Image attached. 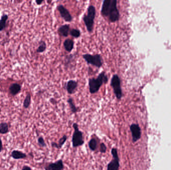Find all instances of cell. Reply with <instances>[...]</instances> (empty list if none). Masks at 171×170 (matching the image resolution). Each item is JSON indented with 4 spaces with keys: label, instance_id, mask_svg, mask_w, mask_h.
Wrapping results in <instances>:
<instances>
[{
    "label": "cell",
    "instance_id": "cell-1",
    "mask_svg": "<svg viewBox=\"0 0 171 170\" xmlns=\"http://www.w3.org/2000/svg\"><path fill=\"white\" fill-rule=\"evenodd\" d=\"M101 14L107 18L111 23L117 22L120 18V13L117 8V0H105L103 3Z\"/></svg>",
    "mask_w": 171,
    "mask_h": 170
},
{
    "label": "cell",
    "instance_id": "cell-2",
    "mask_svg": "<svg viewBox=\"0 0 171 170\" xmlns=\"http://www.w3.org/2000/svg\"><path fill=\"white\" fill-rule=\"evenodd\" d=\"M108 81V78L105 72L100 73L97 78H92L89 79V86L90 92L91 94H94L98 92L102 85L104 83L106 84Z\"/></svg>",
    "mask_w": 171,
    "mask_h": 170
},
{
    "label": "cell",
    "instance_id": "cell-3",
    "mask_svg": "<svg viewBox=\"0 0 171 170\" xmlns=\"http://www.w3.org/2000/svg\"><path fill=\"white\" fill-rule=\"evenodd\" d=\"M96 16V9L94 6L90 5L88 8L87 15H85L83 17V21L87 28V31L89 33L93 32L94 25V20Z\"/></svg>",
    "mask_w": 171,
    "mask_h": 170
},
{
    "label": "cell",
    "instance_id": "cell-4",
    "mask_svg": "<svg viewBox=\"0 0 171 170\" xmlns=\"http://www.w3.org/2000/svg\"><path fill=\"white\" fill-rule=\"evenodd\" d=\"M73 127L74 129L72 139L73 147L74 148H77L82 146L84 144L83 133L80 130L79 125L77 123H74Z\"/></svg>",
    "mask_w": 171,
    "mask_h": 170
},
{
    "label": "cell",
    "instance_id": "cell-5",
    "mask_svg": "<svg viewBox=\"0 0 171 170\" xmlns=\"http://www.w3.org/2000/svg\"><path fill=\"white\" fill-rule=\"evenodd\" d=\"M111 85L112 87L114 94L118 100L121 99L123 96L122 90L121 87V80L117 74L113 76L111 81Z\"/></svg>",
    "mask_w": 171,
    "mask_h": 170
},
{
    "label": "cell",
    "instance_id": "cell-6",
    "mask_svg": "<svg viewBox=\"0 0 171 170\" xmlns=\"http://www.w3.org/2000/svg\"><path fill=\"white\" fill-rule=\"evenodd\" d=\"M83 59L88 64L93 65L94 66L100 68L103 65V60L101 55H93L90 54H85L83 55Z\"/></svg>",
    "mask_w": 171,
    "mask_h": 170
},
{
    "label": "cell",
    "instance_id": "cell-7",
    "mask_svg": "<svg viewBox=\"0 0 171 170\" xmlns=\"http://www.w3.org/2000/svg\"><path fill=\"white\" fill-rule=\"evenodd\" d=\"M111 154L113 159L108 164L107 170H119L120 159L117 149L115 148H113L111 150Z\"/></svg>",
    "mask_w": 171,
    "mask_h": 170
},
{
    "label": "cell",
    "instance_id": "cell-8",
    "mask_svg": "<svg viewBox=\"0 0 171 170\" xmlns=\"http://www.w3.org/2000/svg\"><path fill=\"white\" fill-rule=\"evenodd\" d=\"M131 132L132 140L133 142H136L140 139L141 136V130L139 125L137 124H132L130 126Z\"/></svg>",
    "mask_w": 171,
    "mask_h": 170
},
{
    "label": "cell",
    "instance_id": "cell-9",
    "mask_svg": "<svg viewBox=\"0 0 171 170\" xmlns=\"http://www.w3.org/2000/svg\"><path fill=\"white\" fill-rule=\"evenodd\" d=\"M57 9L59 11L62 18H63L66 22H71L73 20V18L69 11L65 7H64L62 5H60L57 7Z\"/></svg>",
    "mask_w": 171,
    "mask_h": 170
},
{
    "label": "cell",
    "instance_id": "cell-10",
    "mask_svg": "<svg viewBox=\"0 0 171 170\" xmlns=\"http://www.w3.org/2000/svg\"><path fill=\"white\" fill-rule=\"evenodd\" d=\"M64 163L62 159L58 160L54 163H51L45 167V170H63Z\"/></svg>",
    "mask_w": 171,
    "mask_h": 170
},
{
    "label": "cell",
    "instance_id": "cell-11",
    "mask_svg": "<svg viewBox=\"0 0 171 170\" xmlns=\"http://www.w3.org/2000/svg\"><path fill=\"white\" fill-rule=\"evenodd\" d=\"M77 87H78V83L77 81L71 80H69L68 83H67L66 88L69 94H72L75 92Z\"/></svg>",
    "mask_w": 171,
    "mask_h": 170
},
{
    "label": "cell",
    "instance_id": "cell-12",
    "mask_svg": "<svg viewBox=\"0 0 171 170\" xmlns=\"http://www.w3.org/2000/svg\"><path fill=\"white\" fill-rule=\"evenodd\" d=\"M22 89V87L20 84L18 83H14L11 84L9 87V92L13 96H15L20 92Z\"/></svg>",
    "mask_w": 171,
    "mask_h": 170
},
{
    "label": "cell",
    "instance_id": "cell-13",
    "mask_svg": "<svg viewBox=\"0 0 171 170\" xmlns=\"http://www.w3.org/2000/svg\"><path fill=\"white\" fill-rule=\"evenodd\" d=\"M11 156L15 160H21L26 159L27 156L26 154L19 150H14L12 151Z\"/></svg>",
    "mask_w": 171,
    "mask_h": 170
},
{
    "label": "cell",
    "instance_id": "cell-14",
    "mask_svg": "<svg viewBox=\"0 0 171 170\" xmlns=\"http://www.w3.org/2000/svg\"><path fill=\"white\" fill-rule=\"evenodd\" d=\"M69 31H70V25H62L58 29V32L60 35L64 37H68Z\"/></svg>",
    "mask_w": 171,
    "mask_h": 170
},
{
    "label": "cell",
    "instance_id": "cell-15",
    "mask_svg": "<svg viewBox=\"0 0 171 170\" xmlns=\"http://www.w3.org/2000/svg\"><path fill=\"white\" fill-rule=\"evenodd\" d=\"M74 45V42L72 39L68 38L64 41V47L66 51H67L68 52H71L73 50Z\"/></svg>",
    "mask_w": 171,
    "mask_h": 170
},
{
    "label": "cell",
    "instance_id": "cell-16",
    "mask_svg": "<svg viewBox=\"0 0 171 170\" xmlns=\"http://www.w3.org/2000/svg\"><path fill=\"white\" fill-rule=\"evenodd\" d=\"M9 16L7 14H3L0 19V32L3 31L5 29L7 25V22L8 20Z\"/></svg>",
    "mask_w": 171,
    "mask_h": 170
},
{
    "label": "cell",
    "instance_id": "cell-17",
    "mask_svg": "<svg viewBox=\"0 0 171 170\" xmlns=\"http://www.w3.org/2000/svg\"><path fill=\"white\" fill-rule=\"evenodd\" d=\"M9 132V126L6 122L0 123V134H6Z\"/></svg>",
    "mask_w": 171,
    "mask_h": 170
},
{
    "label": "cell",
    "instance_id": "cell-18",
    "mask_svg": "<svg viewBox=\"0 0 171 170\" xmlns=\"http://www.w3.org/2000/svg\"><path fill=\"white\" fill-rule=\"evenodd\" d=\"M89 147L92 151H94L97 149L98 142L95 138H92L89 142Z\"/></svg>",
    "mask_w": 171,
    "mask_h": 170
},
{
    "label": "cell",
    "instance_id": "cell-19",
    "mask_svg": "<svg viewBox=\"0 0 171 170\" xmlns=\"http://www.w3.org/2000/svg\"><path fill=\"white\" fill-rule=\"evenodd\" d=\"M68 103H69L71 111L73 113H77L78 112V108L76 106L74 102V101L72 98H69L68 100Z\"/></svg>",
    "mask_w": 171,
    "mask_h": 170
},
{
    "label": "cell",
    "instance_id": "cell-20",
    "mask_svg": "<svg viewBox=\"0 0 171 170\" xmlns=\"http://www.w3.org/2000/svg\"><path fill=\"white\" fill-rule=\"evenodd\" d=\"M31 103V96L30 93L27 94L26 98H25L24 101L23 102V107L25 109H27L29 107Z\"/></svg>",
    "mask_w": 171,
    "mask_h": 170
},
{
    "label": "cell",
    "instance_id": "cell-21",
    "mask_svg": "<svg viewBox=\"0 0 171 170\" xmlns=\"http://www.w3.org/2000/svg\"><path fill=\"white\" fill-rule=\"evenodd\" d=\"M46 47H47V46H46V42L44 41H41L39 42V46L36 51L38 53H42L45 51Z\"/></svg>",
    "mask_w": 171,
    "mask_h": 170
},
{
    "label": "cell",
    "instance_id": "cell-22",
    "mask_svg": "<svg viewBox=\"0 0 171 170\" xmlns=\"http://www.w3.org/2000/svg\"><path fill=\"white\" fill-rule=\"evenodd\" d=\"M68 139V137L66 135H64L61 138L59 139L58 143V149H60L62 147V146L64 145V144L65 143L67 140Z\"/></svg>",
    "mask_w": 171,
    "mask_h": 170
},
{
    "label": "cell",
    "instance_id": "cell-23",
    "mask_svg": "<svg viewBox=\"0 0 171 170\" xmlns=\"http://www.w3.org/2000/svg\"><path fill=\"white\" fill-rule=\"evenodd\" d=\"M70 33L72 37H74L75 38H79L81 35L80 31L79 29H71L70 32Z\"/></svg>",
    "mask_w": 171,
    "mask_h": 170
},
{
    "label": "cell",
    "instance_id": "cell-24",
    "mask_svg": "<svg viewBox=\"0 0 171 170\" xmlns=\"http://www.w3.org/2000/svg\"><path fill=\"white\" fill-rule=\"evenodd\" d=\"M38 145L42 147H46L47 146V144L45 143V140L42 136H40L38 138Z\"/></svg>",
    "mask_w": 171,
    "mask_h": 170
},
{
    "label": "cell",
    "instance_id": "cell-25",
    "mask_svg": "<svg viewBox=\"0 0 171 170\" xmlns=\"http://www.w3.org/2000/svg\"><path fill=\"white\" fill-rule=\"evenodd\" d=\"M107 146L104 143H102L100 145L99 151L101 153H105L107 151Z\"/></svg>",
    "mask_w": 171,
    "mask_h": 170
},
{
    "label": "cell",
    "instance_id": "cell-26",
    "mask_svg": "<svg viewBox=\"0 0 171 170\" xmlns=\"http://www.w3.org/2000/svg\"><path fill=\"white\" fill-rule=\"evenodd\" d=\"M22 170H32V169H31V167H30L28 166L25 165L22 168Z\"/></svg>",
    "mask_w": 171,
    "mask_h": 170
},
{
    "label": "cell",
    "instance_id": "cell-27",
    "mask_svg": "<svg viewBox=\"0 0 171 170\" xmlns=\"http://www.w3.org/2000/svg\"><path fill=\"white\" fill-rule=\"evenodd\" d=\"M3 142L2 141L1 139L0 138V153L3 151Z\"/></svg>",
    "mask_w": 171,
    "mask_h": 170
},
{
    "label": "cell",
    "instance_id": "cell-28",
    "mask_svg": "<svg viewBox=\"0 0 171 170\" xmlns=\"http://www.w3.org/2000/svg\"><path fill=\"white\" fill-rule=\"evenodd\" d=\"M43 2V1H39V0H38V1H36V4H37L38 5H40L42 4V3Z\"/></svg>",
    "mask_w": 171,
    "mask_h": 170
}]
</instances>
